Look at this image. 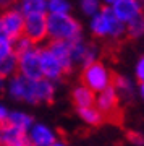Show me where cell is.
I'll use <instances>...</instances> for the list:
<instances>
[{"label": "cell", "instance_id": "obj_1", "mask_svg": "<svg viewBox=\"0 0 144 146\" xmlns=\"http://www.w3.org/2000/svg\"><path fill=\"white\" fill-rule=\"evenodd\" d=\"M47 39L75 42L83 39L81 23L71 15H47Z\"/></svg>", "mask_w": 144, "mask_h": 146}, {"label": "cell", "instance_id": "obj_31", "mask_svg": "<svg viewBox=\"0 0 144 146\" xmlns=\"http://www.w3.org/2000/svg\"><path fill=\"white\" fill-rule=\"evenodd\" d=\"M100 2H102V5H105V7H110L113 3V2H115V0H100Z\"/></svg>", "mask_w": 144, "mask_h": 146}, {"label": "cell", "instance_id": "obj_19", "mask_svg": "<svg viewBox=\"0 0 144 146\" xmlns=\"http://www.w3.org/2000/svg\"><path fill=\"white\" fill-rule=\"evenodd\" d=\"M47 0H16L15 7L21 11V15H32V13H46Z\"/></svg>", "mask_w": 144, "mask_h": 146}, {"label": "cell", "instance_id": "obj_5", "mask_svg": "<svg viewBox=\"0 0 144 146\" xmlns=\"http://www.w3.org/2000/svg\"><path fill=\"white\" fill-rule=\"evenodd\" d=\"M23 23L24 16L21 15V11L16 7L3 10L0 13V36L13 42L15 39L23 36Z\"/></svg>", "mask_w": 144, "mask_h": 146}, {"label": "cell", "instance_id": "obj_6", "mask_svg": "<svg viewBox=\"0 0 144 146\" xmlns=\"http://www.w3.org/2000/svg\"><path fill=\"white\" fill-rule=\"evenodd\" d=\"M16 60H18V75L31 80V81L42 78L41 63H39V47L37 46L31 47L21 54H16Z\"/></svg>", "mask_w": 144, "mask_h": 146}, {"label": "cell", "instance_id": "obj_26", "mask_svg": "<svg viewBox=\"0 0 144 146\" xmlns=\"http://www.w3.org/2000/svg\"><path fill=\"white\" fill-rule=\"evenodd\" d=\"M11 54H15V50H13V42L0 36V60L8 57V55H11Z\"/></svg>", "mask_w": 144, "mask_h": 146}, {"label": "cell", "instance_id": "obj_17", "mask_svg": "<svg viewBox=\"0 0 144 146\" xmlns=\"http://www.w3.org/2000/svg\"><path fill=\"white\" fill-rule=\"evenodd\" d=\"M55 96V83H52L46 78L36 80V101L37 104L42 102H52Z\"/></svg>", "mask_w": 144, "mask_h": 146}, {"label": "cell", "instance_id": "obj_12", "mask_svg": "<svg viewBox=\"0 0 144 146\" xmlns=\"http://www.w3.org/2000/svg\"><path fill=\"white\" fill-rule=\"evenodd\" d=\"M26 135L29 146H50L57 141L55 131L44 123H32Z\"/></svg>", "mask_w": 144, "mask_h": 146}, {"label": "cell", "instance_id": "obj_32", "mask_svg": "<svg viewBox=\"0 0 144 146\" xmlns=\"http://www.w3.org/2000/svg\"><path fill=\"white\" fill-rule=\"evenodd\" d=\"M50 146H68V145H67V143H63V141H58V140H57L55 143H54V145H50Z\"/></svg>", "mask_w": 144, "mask_h": 146}, {"label": "cell", "instance_id": "obj_30", "mask_svg": "<svg viewBox=\"0 0 144 146\" xmlns=\"http://www.w3.org/2000/svg\"><path fill=\"white\" fill-rule=\"evenodd\" d=\"M7 115H8V109L3 104H0V125L7 120Z\"/></svg>", "mask_w": 144, "mask_h": 146}, {"label": "cell", "instance_id": "obj_7", "mask_svg": "<svg viewBox=\"0 0 144 146\" xmlns=\"http://www.w3.org/2000/svg\"><path fill=\"white\" fill-rule=\"evenodd\" d=\"M23 36L37 46L47 39V15L46 13H32L24 16L23 23Z\"/></svg>", "mask_w": 144, "mask_h": 146}, {"label": "cell", "instance_id": "obj_11", "mask_svg": "<svg viewBox=\"0 0 144 146\" xmlns=\"http://www.w3.org/2000/svg\"><path fill=\"white\" fill-rule=\"evenodd\" d=\"M118 104H120V96L113 89V86H108L107 89L97 93L96 94V99H94V106L100 110V114L104 117L117 114L118 112Z\"/></svg>", "mask_w": 144, "mask_h": 146}, {"label": "cell", "instance_id": "obj_24", "mask_svg": "<svg viewBox=\"0 0 144 146\" xmlns=\"http://www.w3.org/2000/svg\"><path fill=\"white\" fill-rule=\"evenodd\" d=\"M79 8L84 15L91 18L102 10V2L100 0H79Z\"/></svg>", "mask_w": 144, "mask_h": 146}, {"label": "cell", "instance_id": "obj_22", "mask_svg": "<svg viewBox=\"0 0 144 146\" xmlns=\"http://www.w3.org/2000/svg\"><path fill=\"white\" fill-rule=\"evenodd\" d=\"M70 0H47L46 3V15H70Z\"/></svg>", "mask_w": 144, "mask_h": 146}, {"label": "cell", "instance_id": "obj_16", "mask_svg": "<svg viewBox=\"0 0 144 146\" xmlns=\"http://www.w3.org/2000/svg\"><path fill=\"white\" fill-rule=\"evenodd\" d=\"M8 125L15 127L18 130H23L28 133V130L31 128V125L34 123V120L29 114H26L23 110H8V115H7V120H5Z\"/></svg>", "mask_w": 144, "mask_h": 146}, {"label": "cell", "instance_id": "obj_10", "mask_svg": "<svg viewBox=\"0 0 144 146\" xmlns=\"http://www.w3.org/2000/svg\"><path fill=\"white\" fill-rule=\"evenodd\" d=\"M39 63H41V73L42 78L49 80L52 83H55L58 80L63 78V75H67L65 70L62 68L60 62L57 60L52 52L46 47H39Z\"/></svg>", "mask_w": 144, "mask_h": 146}, {"label": "cell", "instance_id": "obj_29", "mask_svg": "<svg viewBox=\"0 0 144 146\" xmlns=\"http://www.w3.org/2000/svg\"><path fill=\"white\" fill-rule=\"evenodd\" d=\"M15 3H16V0H0V8L7 10V8H11Z\"/></svg>", "mask_w": 144, "mask_h": 146}, {"label": "cell", "instance_id": "obj_20", "mask_svg": "<svg viewBox=\"0 0 144 146\" xmlns=\"http://www.w3.org/2000/svg\"><path fill=\"white\" fill-rule=\"evenodd\" d=\"M78 115L81 117V120L86 125H91V127H99L105 120V117L100 114V110L96 106L84 107V109H78Z\"/></svg>", "mask_w": 144, "mask_h": 146}, {"label": "cell", "instance_id": "obj_18", "mask_svg": "<svg viewBox=\"0 0 144 146\" xmlns=\"http://www.w3.org/2000/svg\"><path fill=\"white\" fill-rule=\"evenodd\" d=\"M112 86L113 89L117 91L118 96H123L126 99H131L134 96V84L133 81L128 78V76H123V75H115L112 80Z\"/></svg>", "mask_w": 144, "mask_h": 146}, {"label": "cell", "instance_id": "obj_4", "mask_svg": "<svg viewBox=\"0 0 144 146\" xmlns=\"http://www.w3.org/2000/svg\"><path fill=\"white\" fill-rule=\"evenodd\" d=\"M7 93L11 99L15 101H24L28 104H37L36 101V81L24 78L16 73L15 76L7 80Z\"/></svg>", "mask_w": 144, "mask_h": 146}, {"label": "cell", "instance_id": "obj_13", "mask_svg": "<svg viewBox=\"0 0 144 146\" xmlns=\"http://www.w3.org/2000/svg\"><path fill=\"white\" fill-rule=\"evenodd\" d=\"M0 146H29L26 131L3 122L0 125Z\"/></svg>", "mask_w": 144, "mask_h": 146}, {"label": "cell", "instance_id": "obj_21", "mask_svg": "<svg viewBox=\"0 0 144 146\" xmlns=\"http://www.w3.org/2000/svg\"><path fill=\"white\" fill-rule=\"evenodd\" d=\"M18 73V60L16 54H11L8 57L0 60V80H8Z\"/></svg>", "mask_w": 144, "mask_h": 146}, {"label": "cell", "instance_id": "obj_9", "mask_svg": "<svg viewBox=\"0 0 144 146\" xmlns=\"http://www.w3.org/2000/svg\"><path fill=\"white\" fill-rule=\"evenodd\" d=\"M110 10L118 21L128 25L133 20L143 16V0H115L110 5Z\"/></svg>", "mask_w": 144, "mask_h": 146}, {"label": "cell", "instance_id": "obj_8", "mask_svg": "<svg viewBox=\"0 0 144 146\" xmlns=\"http://www.w3.org/2000/svg\"><path fill=\"white\" fill-rule=\"evenodd\" d=\"M70 57H71L73 67L81 65L84 68L89 63L99 60V47L92 42H86L84 39L70 42Z\"/></svg>", "mask_w": 144, "mask_h": 146}, {"label": "cell", "instance_id": "obj_25", "mask_svg": "<svg viewBox=\"0 0 144 146\" xmlns=\"http://www.w3.org/2000/svg\"><path fill=\"white\" fill-rule=\"evenodd\" d=\"M31 47H34V44L24 36H20L18 39L13 41V50H15V54H21V52H24V50H28V49H31Z\"/></svg>", "mask_w": 144, "mask_h": 146}, {"label": "cell", "instance_id": "obj_27", "mask_svg": "<svg viewBox=\"0 0 144 146\" xmlns=\"http://www.w3.org/2000/svg\"><path fill=\"white\" fill-rule=\"evenodd\" d=\"M134 75H136V80H138L139 83H143L144 81V58H138V62H136V67H134Z\"/></svg>", "mask_w": 144, "mask_h": 146}, {"label": "cell", "instance_id": "obj_3", "mask_svg": "<svg viewBox=\"0 0 144 146\" xmlns=\"http://www.w3.org/2000/svg\"><path fill=\"white\" fill-rule=\"evenodd\" d=\"M81 80L86 88H89L94 94H97L104 89H107L108 86H112L113 75L105 63L97 60V62L89 63L88 67L83 68Z\"/></svg>", "mask_w": 144, "mask_h": 146}, {"label": "cell", "instance_id": "obj_28", "mask_svg": "<svg viewBox=\"0 0 144 146\" xmlns=\"http://www.w3.org/2000/svg\"><path fill=\"white\" fill-rule=\"evenodd\" d=\"M126 138H128V141H131V143L136 145V146L143 145V135L138 133V131H128V133H126Z\"/></svg>", "mask_w": 144, "mask_h": 146}, {"label": "cell", "instance_id": "obj_23", "mask_svg": "<svg viewBox=\"0 0 144 146\" xmlns=\"http://www.w3.org/2000/svg\"><path fill=\"white\" fill-rule=\"evenodd\" d=\"M125 28H126V36L128 37H131V39H139L144 33V18L139 16V18L133 20L131 23L125 25Z\"/></svg>", "mask_w": 144, "mask_h": 146}, {"label": "cell", "instance_id": "obj_15", "mask_svg": "<svg viewBox=\"0 0 144 146\" xmlns=\"http://www.w3.org/2000/svg\"><path fill=\"white\" fill-rule=\"evenodd\" d=\"M71 99H73V104L76 106V109H84V107L94 106L96 94L89 88H86L84 84H79V86H76V88L73 89Z\"/></svg>", "mask_w": 144, "mask_h": 146}, {"label": "cell", "instance_id": "obj_2", "mask_svg": "<svg viewBox=\"0 0 144 146\" xmlns=\"http://www.w3.org/2000/svg\"><path fill=\"white\" fill-rule=\"evenodd\" d=\"M89 29L92 36L99 39H113L118 41L126 36V28L122 21L117 20V16L112 13L110 7H102V10L91 16L89 20Z\"/></svg>", "mask_w": 144, "mask_h": 146}, {"label": "cell", "instance_id": "obj_14", "mask_svg": "<svg viewBox=\"0 0 144 146\" xmlns=\"http://www.w3.org/2000/svg\"><path fill=\"white\" fill-rule=\"evenodd\" d=\"M47 49L52 52V55L60 62L65 73H70L73 70V62L70 57V42L63 41H50L47 44Z\"/></svg>", "mask_w": 144, "mask_h": 146}]
</instances>
